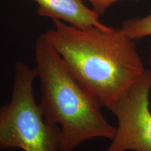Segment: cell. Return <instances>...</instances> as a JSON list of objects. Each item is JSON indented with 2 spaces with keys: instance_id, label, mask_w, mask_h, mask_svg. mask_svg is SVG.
<instances>
[{
  "instance_id": "7a4b0ae2",
  "label": "cell",
  "mask_w": 151,
  "mask_h": 151,
  "mask_svg": "<svg viewBox=\"0 0 151 151\" xmlns=\"http://www.w3.org/2000/svg\"><path fill=\"white\" fill-rule=\"evenodd\" d=\"M39 104L49 123L60 128V151H73L97 138L111 141L116 127L106 120L101 105L72 75L59 53L41 35L35 45Z\"/></svg>"
},
{
  "instance_id": "277c9868",
  "label": "cell",
  "mask_w": 151,
  "mask_h": 151,
  "mask_svg": "<svg viewBox=\"0 0 151 151\" xmlns=\"http://www.w3.org/2000/svg\"><path fill=\"white\" fill-rule=\"evenodd\" d=\"M151 71L142 76L107 107L116 116L118 127L104 151H151Z\"/></svg>"
},
{
  "instance_id": "3957f363",
  "label": "cell",
  "mask_w": 151,
  "mask_h": 151,
  "mask_svg": "<svg viewBox=\"0 0 151 151\" xmlns=\"http://www.w3.org/2000/svg\"><path fill=\"white\" fill-rule=\"evenodd\" d=\"M35 69L17 62L10 101L0 107V149L60 151V128L48 122L36 102Z\"/></svg>"
},
{
  "instance_id": "8992f818",
  "label": "cell",
  "mask_w": 151,
  "mask_h": 151,
  "mask_svg": "<svg viewBox=\"0 0 151 151\" xmlns=\"http://www.w3.org/2000/svg\"><path fill=\"white\" fill-rule=\"evenodd\" d=\"M121 29L134 40L151 36V14L142 18L127 19L122 22Z\"/></svg>"
},
{
  "instance_id": "ba28073f",
  "label": "cell",
  "mask_w": 151,
  "mask_h": 151,
  "mask_svg": "<svg viewBox=\"0 0 151 151\" xmlns=\"http://www.w3.org/2000/svg\"><path fill=\"white\" fill-rule=\"evenodd\" d=\"M149 66H150V70L151 71V49H150V56H149Z\"/></svg>"
},
{
  "instance_id": "52a82bcc",
  "label": "cell",
  "mask_w": 151,
  "mask_h": 151,
  "mask_svg": "<svg viewBox=\"0 0 151 151\" xmlns=\"http://www.w3.org/2000/svg\"><path fill=\"white\" fill-rule=\"evenodd\" d=\"M88 1H90V3L93 6V9L97 14L102 15L113 4L124 0H88ZM134 1H138V0H134Z\"/></svg>"
},
{
  "instance_id": "6da1fadb",
  "label": "cell",
  "mask_w": 151,
  "mask_h": 151,
  "mask_svg": "<svg viewBox=\"0 0 151 151\" xmlns=\"http://www.w3.org/2000/svg\"><path fill=\"white\" fill-rule=\"evenodd\" d=\"M42 35L101 106L114 102L146 70L134 40L121 28L81 29L53 20Z\"/></svg>"
},
{
  "instance_id": "5b68a950",
  "label": "cell",
  "mask_w": 151,
  "mask_h": 151,
  "mask_svg": "<svg viewBox=\"0 0 151 151\" xmlns=\"http://www.w3.org/2000/svg\"><path fill=\"white\" fill-rule=\"evenodd\" d=\"M38 4L37 14L39 16L60 20L71 26L86 29L97 27L109 29L101 23L100 15L88 8L82 0H34Z\"/></svg>"
}]
</instances>
